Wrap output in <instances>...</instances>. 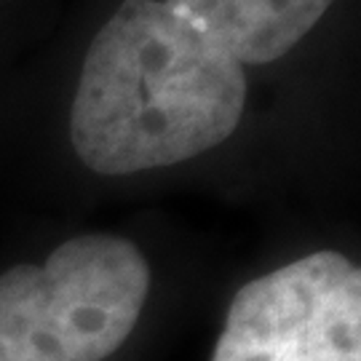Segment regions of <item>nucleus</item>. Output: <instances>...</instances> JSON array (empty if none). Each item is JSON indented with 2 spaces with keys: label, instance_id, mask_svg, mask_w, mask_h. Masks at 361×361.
Here are the masks:
<instances>
[{
  "label": "nucleus",
  "instance_id": "obj_1",
  "mask_svg": "<svg viewBox=\"0 0 361 361\" xmlns=\"http://www.w3.org/2000/svg\"><path fill=\"white\" fill-rule=\"evenodd\" d=\"M241 62L166 0H123L80 70L70 140L97 174L174 166L222 145L244 116Z\"/></svg>",
  "mask_w": 361,
  "mask_h": 361
},
{
  "label": "nucleus",
  "instance_id": "obj_2",
  "mask_svg": "<svg viewBox=\"0 0 361 361\" xmlns=\"http://www.w3.org/2000/svg\"><path fill=\"white\" fill-rule=\"evenodd\" d=\"M212 361H361V271L322 249L233 297Z\"/></svg>",
  "mask_w": 361,
  "mask_h": 361
},
{
  "label": "nucleus",
  "instance_id": "obj_3",
  "mask_svg": "<svg viewBox=\"0 0 361 361\" xmlns=\"http://www.w3.org/2000/svg\"><path fill=\"white\" fill-rule=\"evenodd\" d=\"M46 340L62 361H104L137 329L153 273L140 246L110 233L75 235L40 265Z\"/></svg>",
  "mask_w": 361,
  "mask_h": 361
},
{
  "label": "nucleus",
  "instance_id": "obj_4",
  "mask_svg": "<svg viewBox=\"0 0 361 361\" xmlns=\"http://www.w3.org/2000/svg\"><path fill=\"white\" fill-rule=\"evenodd\" d=\"M241 65H265L316 27L335 0H166Z\"/></svg>",
  "mask_w": 361,
  "mask_h": 361
},
{
  "label": "nucleus",
  "instance_id": "obj_5",
  "mask_svg": "<svg viewBox=\"0 0 361 361\" xmlns=\"http://www.w3.org/2000/svg\"><path fill=\"white\" fill-rule=\"evenodd\" d=\"M49 284L40 265L0 273V361H62L46 340Z\"/></svg>",
  "mask_w": 361,
  "mask_h": 361
}]
</instances>
